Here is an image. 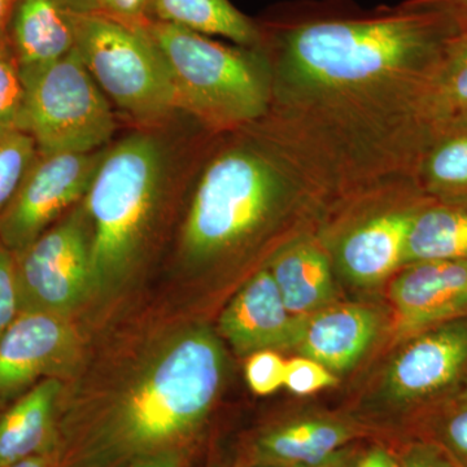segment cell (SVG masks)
I'll return each mask as SVG.
<instances>
[{
    "mask_svg": "<svg viewBox=\"0 0 467 467\" xmlns=\"http://www.w3.org/2000/svg\"><path fill=\"white\" fill-rule=\"evenodd\" d=\"M270 81L250 125L324 202L416 183L435 134L431 94L459 30L409 0H288L256 18Z\"/></svg>",
    "mask_w": 467,
    "mask_h": 467,
    "instance_id": "cell-1",
    "label": "cell"
},
{
    "mask_svg": "<svg viewBox=\"0 0 467 467\" xmlns=\"http://www.w3.org/2000/svg\"><path fill=\"white\" fill-rule=\"evenodd\" d=\"M225 350L207 327L177 335L150 356L116 398L57 422V467H128L193 445L217 400Z\"/></svg>",
    "mask_w": 467,
    "mask_h": 467,
    "instance_id": "cell-2",
    "label": "cell"
},
{
    "mask_svg": "<svg viewBox=\"0 0 467 467\" xmlns=\"http://www.w3.org/2000/svg\"><path fill=\"white\" fill-rule=\"evenodd\" d=\"M187 196L178 259L193 272L241 260L325 205L299 171L251 126L216 135Z\"/></svg>",
    "mask_w": 467,
    "mask_h": 467,
    "instance_id": "cell-3",
    "label": "cell"
},
{
    "mask_svg": "<svg viewBox=\"0 0 467 467\" xmlns=\"http://www.w3.org/2000/svg\"><path fill=\"white\" fill-rule=\"evenodd\" d=\"M175 124L134 128L104 152L84 199L97 296H110L133 278L169 205L220 134L199 124L175 131Z\"/></svg>",
    "mask_w": 467,
    "mask_h": 467,
    "instance_id": "cell-4",
    "label": "cell"
},
{
    "mask_svg": "<svg viewBox=\"0 0 467 467\" xmlns=\"http://www.w3.org/2000/svg\"><path fill=\"white\" fill-rule=\"evenodd\" d=\"M140 29L164 61L181 115L213 133L238 130L266 115L269 73L257 48L160 21Z\"/></svg>",
    "mask_w": 467,
    "mask_h": 467,
    "instance_id": "cell-5",
    "label": "cell"
},
{
    "mask_svg": "<svg viewBox=\"0 0 467 467\" xmlns=\"http://www.w3.org/2000/svg\"><path fill=\"white\" fill-rule=\"evenodd\" d=\"M76 50L110 103L134 128H164L181 115L167 67L149 36L99 11L85 15Z\"/></svg>",
    "mask_w": 467,
    "mask_h": 467,
    "instance_id": "cell-6",
    "label": "cell"
},
{
    "mask_svg": "<svg viewBox=\"0 0 467 467\" xmlns=\"http://www.w3.org/2000/svg\"><path fill=\"white\" fill-rule=\"evenodd\" d=\"M26 129L41 152H95L112 143L113 106L76 48L45 66L23 70Z\"/></svg>",
    "mask_w": 467,
    "mask_h": 467,
    "instance_id": "cell-7",
    "label": "cell"
},
{
    "mask_svg": "<svg viewBox=\"0 0 467 467\" xmlns=\"http://www.w3.org/2000/svg\"><path fill=\"white\" fill-rule=\"evenodd\" d=\"M15 259L20 313L69 318L94 295L91 226L84 201Z\"/></svg>",
    "mask_w": 467,
    "mask_h": 467,
    "instance_id": "cell-8",
    "label": "cell"
},
{
    "mask_svg": "<svg viewBox=\"0 0 467 467\" xmlns=\"http://www.w3.org/2000/svg\"><path fill=\"white\" fill-rule=\"evenodd\" d=\"M106 149L88 153L39 150L16 195L0 214V242L12 254H20L84 201Z\"/></svg>",
    "mask_w": 467,
    "mask_h": 467,
    "instance_id": "cell-9",
    "label": "cell"
},
{
    "mask_svg": "<svg viewBox=\"0 0 467 467\" xmlns=\"http://www.w3.org/2000/svg\"><path fill=\"white\" fill-rule=\"evenodd\" d=\"M466 374L467 317H462L408 339L387 371L386 389L399 409L422 414L453 398Z\"/></svg>",
    "mask_w": 467,
    "mask_h": 467,
    "instance_id": "cell-10",
    "label": "cell"
},
{
    "mask_svg": "<svg viewBox=\"0 0 467 467\" xmlns=\"http://www.w3.org/2000/svg\"><path fill=\"white\" fill-rule=\"evenodd\" d=\"M78 337L69 318L20 313L0 337V413L46 378H58Z\"/></svg>",
    "mask_w": 467,
    "mask_h": 467,
    "instance_id": "cell-11",
    "label": "cell"
},
{
    "mask_svg": "<svg viewBox=\"0 0 467 467\" xmlns=\"http://www.w3.org/2000/svg\"><path fill=\"white\" fill-rule=\"evenodd\" d=\"M429 199L417 183L405 184L383 209L350 226L337 243L344 275L355 284L373 285L404 266L411 223Z\"/></svg>",
    "mask_w": 467,
    "mask_h": 467,
    "instance_id": "cell-12",
    "label": "cell"
},
{
    "mask_svg": "<svg viewBox=\"0 0 467 467\" xmlns=\"http://www.w3.org/2000/svg\"><path fill=\"white\" fill-rule=\"evenodd\" d=\"M402 267L389 287L400 339L467 317V260L423 261Z\"/></svg>",
    "mask_w": 467,
    "mask_h": 467,
    "instance_id": "cell-13",
    "label": "cell"
},
{
    "mask_svg": "<svg viewBox=\"0 0 467 467\" xmlns=\"http://www.w3.org/2000/svg\"><path fill=\"white\" fill-rule=\"evenodd\" d=\"M306 317L285 308L267 267L242 285L220 317V331L238 355L296 348Z\"/></svg>",
    "mask_w": 467,
    "mask_h": 467,
    "instance_id": "cell-14",
    "label": "cell"
},
{
    "mask_svg": "<svg viewBox=\"0 0 467 467\" xmlns=\"http://www.w3.org/2000/svg\"><path fill=\"white\" fill-rule=\"evenodd\" d=\"M370 432L348 418L306 416L263 430L252 441L245 463L275 467L310 465Z\"/></svg>",
    "mask_w": 467,
    "mask_h": 467,
    "instance_id": "cell-15",
    "label": "cell"
},
{
    "mask_svg": "<svg viewBox=\"0 0 467 467\" xmlns=\"http://www.w3.org/2000/svg\"><path fill=\"white\" fill-rule=\"evenodd\" d=\"M95 0H15L7 34L21 69L45 66L76 48L77 26Z\"/></svg>",
    "mask_w": 467,
    "mask_h": 467,
    "instance_id": "cell-16",
    "label": "cell"
},
{
    "mask_svg": "<svg viewBox=\"0 0 467 467\" xmlns=\"http://www.w3.org/2000/svg\"><path fill=\"white\" fill-rule=\"evenodd\" d=\"M380 327L376 309L356 304L328 306L306 317L297 350L331 373L355 367Z\"/></svg>",
    "mask_w": 467,
    "mask_h": 467,
    "instance_id": "cell-17",
    "label": "cell"
},
{
    "mask_svg": "<svg viewBox=\"0 0 467 467\" xmlns=\"http://www.w3.org/2000/svg\"><path fill=\"white\" fill-rule=\"evenodd\" d=\"M60 378H46L0 413V467L54 451Z\"/></svg>",
    "mask_w": 467,
    "mask_h": 467,
    "instance_id": "cell-18",
    "label": "cell"
},
{
    "mask_svg": "<svg viewBox=\"0 0 467 467\" xmlns=\"http://www.w3.org/2000/svg\"><path fill=\"white\" fill-rule=\"evenodd\" d=\"M265 266L291 315L309 317L331 306L335 284L330 256L312 236L285 245Z\"/></svg>",
    "mask_w": 467,
    "mask_h": 467,
    "instance_id": "cell-19",
    "label": "cell"
},
{
    "mask_svg": "<svg viewBox=\"0 0 467 467\" xmlns=\"http://www.w3.org/2000/svg\"><path fill=\"white\" fill-rule=\"evenodd\" d=\"M152 21L257 48L261 32L256 18L247 16L230 0H152Z\"/></svg>",
    "mask_w": 467,
    "mask_h": 467,
    "instance_id": "cell-20",
    "label": "cell"
},
{
    "mask_svg": "<svg viewBox=\"0 0 467 467\" xmlns=\"http://www.w3.org/2000/svg\"><path fill=\"white\" fill-rule=\"evenodd\" d=\"M435 260H467V201L430 198L414 217L404 266Z\"/></svg>",
    "mask_w": 467,
    "mask_h": 467,
    "instance_id": "cell-21",
    "label": "cell"
},
{
    "mask_svg": "<svg viewBox=\"0 0 467 467\" xmlns=\"http://www.w3.org/2000/svg\"><path fill=\"white\" fill-rule=\"evenodd\" d=\"M417 186L439 201H467V122L435 131L416 174Z\"/></svg>",
    "mask_w": 467,
    "mask_h": 467,
    "instance_id": "cell-22",
    "label": "cell"
},
{
    "mask_svg": "<svg viewBox=\"0 0 467 467\" xmlns=\"http://www.w3.org/2000/svg\"><path fill=\"white\" fill-rule=\"evenodd\" d=\"M435 131L467 122V34H459L436 78L431 94Z\"/></svg>",
    "mask_w": 467,
    "mask_h": 467,
    "instance_id": "cell-23",
    "label": "cell"
},
{
    "mask_svg": "<svg viewBox=\"0 0 467 467\" xmlns=\"http://www.w3.org/2000/svg\"><path fill=\"white\" fill-rule=\"evenodd\" d=\"M409 438L434 442L453 463L467 467V407L447 400L417 417Z\"/></svg>",
    "mask_w": 467,
    "mask_h": 467,
    "instance_id": "cell-24",
    "label": "cell"
},
{
    "mask_svg": "<svg viewBox=\"0 0 467 467\" xmlns=\"http://www.w3.org/2000/svg\"><path fill=\"white\" fill-rule=\"evenodd\" d=\"M38 153L36 140L27 131L0 125V214L16 195Z\"/></svg>",
    "mask_w": 467,
    "mask_h": 467,
    "instance_id": "cell-25",
    "label": "cell"
},
{
    "mask_svg": "<svg viewBox=\"0 0 467 467\" xmlns=\"http://www.w3.org/2000/svg\"><path fill=\"white\" fill-rule=\"evenodd\" d=\"M26 104L23 69L5 29L0 33V125L26 131Z\"/></svg>",
    "mask_w": 467,
    "mask_h": 467,
    "instance_id": "cell-26",
    "label": "cell"
},
{
    "mask_svg": "<svg viewBox=\"0 0 467 467\" xmlns=\"http://www.w3.org/2000/svg\"><path fill=\"white\" fill-rule=\"evenodd\" d=\"M285 361L275 350H260L248 356L245 378L256 395L266 396L285 384Z\"/></svg>",
    "mask_w": 467,
    "mask_h": 467,
    "instance_id": "cell-27",
    "label": "cell"
},
{
    "mask_svg": "<svg viewBox=\"0 0 467 467\" xmlns=\"http://www.w3.org/2000/svg\"><path fill=\"white\" fill-rule=\"evenodd\" d=\"M337 383L334 373L315 359L300 356L285 361L284 386L296 395H310Z\"/></svg>",
    "mask_w": 467,
    "mask_h": 467,
    "instance_id": "cell-28",
    "label": "cell"
},
{
    "mask_svg": "<svg viewBox=\"0 0 467 467\" xmlns=\"http://www.w3.org/2000/svg\"><path fill=\"white\" fill-rule=\"evenodd\" d=\"M18 315L16 259L0 242V337Z\"/></svg>",
    "mask_w": 467,
    "mask_h": 467,
    "instance_id": "cell-29",
    "label": "cell"
},
{
    "mask_svg": "<svg viewBox=\"0 0 467 467\" xmlns=\"http://www.w3.org/2000/svg\"><path fill=\"white\" fill-rule=\"evenodd\" d=\"M398 460L399 467H454L438 445L418 438L402 442Z\"/></svg>",
    "mask_w": 467,
    "mask_h": 467,
    "instance_id": "cell-30",
    "label": "cell"
},
{
    "mask_svg": "<svg viewBox=\"0 0 467 467\" xmlns=\"http://www.w3.org/2000/svg\"><path fill=\"white\" fill-rule=\"evenodd\" d=\"M98 11L130 27H142L152 21V0H95Z\"/></svg>",
    "mask_w": 467,
    "mask_h": 467,
    "instance_id": "cell-31",
    "label": "cell"
},
{
    "mask_svg": "<svg viewBox=\"0 0 467 467\" xmlns=\"http://www.w3.org/2000/svg\"><path fill=\"white\" fill-rule=\"evenodd\" d=\"M417 7L444 15L460 34H467V0H409Z\"/></svg>",
    "mask_w": 467,
    "mask_h": 467,
    "instance_id": "cell-32",
    "label": "cell"
},
{
    "mask_svg": "<svg viewBox=\"0 0 467 467\" xmlns=\"http://www.w3.org/2000/svg\"><path fill=\"white\" fill-rule=\"evenodd\" d=\"M192 445L159 451L135 461L128 467H190L192 459Z\"/></svg>",
    "mask_w": 467,
    "mask_h": 467,
    "instance_id": "cell-33",
    "label": "cell"
},
{
    "mask_svg": "<svg viewBox=\"0 0 467 467\" xmlns=\"http://www.w3.org/2000/svg\"><path fill=\"white\" fill-rule=\"evenodd\" d=\"M356 467H399L398 454L386 445L376 444L362 451Z\"/></svg>",
    "mask_w": 467,
    "mask_h": 467,
    "instance_id": "cell-34",
    "label": "cell"
},
{
    "mask_svg": "<svg viewBox=\"0 0 467 467\" xmlns=\"http://www.w3.org/2000/svg\"><path fill=\"white\" fill-rule=\"evenodd\" d=\"M361 453L362 451L356 445L349 444L319 462L294 467H356Z\"/></svg>",
    "mask_w": 467,
    "mask_h": 467,
    "instance_id": "cell-35",
    "label": "cell"
},
{
    "mask_svg": "<svg viewBox=\"0 0 467 467\" xmlns=\"http://www.w3.org/2000/svg\"><path fill=\"white\" fill-rule=\"evenodd\" d=\"M5 467H57V463H55L54 451H51L18 461V462Z\"/></svg>",
    "mask_w": 467,
    "mask_h": 467,
    "instance_id": "cell-36",
    "label": "cell"
},
{
    "mask_svg": "<svg viewBox=\"0 0 467 467\" xmlns=\"http://www.w3.org/2000/svg\"><path fill=\"white\" fill-rule=\"evenodd\" d=\"M15 0H0V33L7 29L9 16L14 8Z\"/></svg>",
    "mask_w": 467,
    "mask_h": 467,
    "instance_id": "cell-37",
    "label": "cell"
},
{
    "mask_svg": "<svg viewBox=\"0 0 467 467\" xmlns=\"http://www.w3.org/2000/svg\"><path fill=\"white\" fill-rule=\"evenodd\" d=\"M454 402H459L461 405L467 407V374L463 378L462 382L460 383L459 389L454 392L453 398L450 399Z\"/></svg>",
    "mask_w": 467,
    "mask_h": 467,
    "instance_id": "cell-38",
    "label": "cell"
},
{
    "mask_svg": "<svg viewBox=\"0 0 467 467\" xmlns=\"http://www.w3.org/2000/svg\"><path fill=\"white\" fill-rule=\"evenodd\" d=\"M208 467H235L233 466L232 461H227V462H223V461H214L213 463H211Z\"/></svg>",
    "mask_w": 467,
    "mask_h": 467,
    "instance_id": "cell-39",
    "label": "cell"
},
{
    "mask_svg": "<svg viewBox=\"0 0 467 467\" xmlns=\"http://www.w3.org/2000/svg\"><path fill=\"white\" fill-rule=\"evenodd\" d=\"M239 467H275V466L260 465V463H245V465H242Z\"/></svg>",
    "mask_w": 467,
    "mask_h": 467,
    "instance_id": "cell-40",
    "label": "cell"
}]
</instances>
